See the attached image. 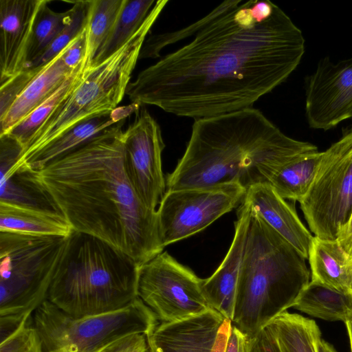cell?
<instances>
[{
	"instance_id": "cell-41",
	"label": "cell",
	"mask_w": 352,
	"mask_h": 352,
	"mask_svg": "<svg viewBox=\"0 0 352 352\" xmlns=\"http://www.w3.org/2000/svg\"><path fill=\"white\" fill-rule=\"evenodd\" d=\"M350 343L351 352H352V316L345 322Z\"/></svg>"
},
{
	"instance_id": "cell-5",
	"label": "cell",
	"mask_w": 352,
	"mask_h": 352,
	"mask_svg": "<svg viewBox=\"0 0 352 352\" xmlns=\"http://www.w3.org/2000/svg\"><path fill=\"white\" fill-rule=\"evenodd\" d=\"M140 265L94 236L73 231L47 300L74 318L124 308L138 298Z\"/></svg>"
},
{
	"instance_id": "cell-21",
	"label": "cell",
	"mask_w": 352,
	"mask_h": 352,
	"mask_svg": "<svg viewBox=\"0 0 352 352\" xmlns=\"http://www.w3.org/2000/svg\"><path fill=\"white\" fill-rule=\"evenodd\" d=\"M311 280L352 292V263L336 240L314 236L308 254Z\"/></svg>"
},
{
	"instance_id": "cell-36",
	"label": "cell",
	"mask_w": 352,
	"mask_h": 352,
	"mask_svg": "<svg viewBox=\"0 0 352 352\" xmlns=\"http://www.w3.org/2000/svg\"><path fill=\"white\" fill-rule=\"evenodd\" d=\"M33 314V313H32ZM32 314L0 316V343L14 334Z\"/></svg>"
},
{
	"instance_id": "cell-27",
	"label": "cell",
	"mask_w": 352,
	"mask_h": 352,
	"mask_svg": "<svg viewBox=\"0 0 352 352\" xmlns=\"http://www.w3.org/2000/svg\"><path fill=\"white\" fill-rule=\"evenodd\" d=\"M126 0H91L86 25V67L91 65L111 32Z\"/></svg>"
},
{
	"instance_id": "cell-7",
	"label": "cell",
	"mask_w": 352,
	"mask_h": 352,
	"mask_svg": "<svg viewBox=\"0 0 352 352\" xmlns=\"http://www.w3.org/2000/svg\"><path fill=\"white\" fill-rule=\"evenodd\" d=\"M67 239L0 232V316L32 314L47 299Z\"/></svg>"
},
{
	"instance_id": "cell-33",
	"label": "cell",
	"mask_w": 352,
	"mask_h": 352,
	"mask_svg": "<svg viewBox=\"0 0 352 352\" xmlns=\"http://www.w3.org/2000/svg\"><path fill=\"white\" fill-rule=\"evenodd\" d=\"M97 352H150L147 336L134 333L118 338Z\"/></svg>"
},
{
	"instance_id": "cell-4",
	"label": "cell",
	"mask_w": 352,
	"mask_h": 352,
	"mask_svg": "<svg viewBox=\"0 0 352 352\" xmlns=\"http://www.w3.org/2000/svg\"><path fill=\"white\" fill-rule=\"evenodd\" d=\"M305 260L258 214L252 212L232 324L252 338L293 307L310 281Z\"/></svg>"
},
{
	"instance_id": "cell-29",
	"label": "cell",
	"mask_w": 352,
	"mask_h": 352,
	"mask_svg": "<svg viewBox=\"0 0 352 352\" xmlns=\"http://www.w3.org/2000/svg\"><path fill=\"white\" fill-rule=\"evenodd\" d=\"M49 3L43 0L37 12L23 69H29L44 54L70 19L71 8L64 12H57L47 6Z\"/></svg>"
},
{
	"instance_id": "cell-11",
	"label": "cell",
	"mask_w": 352,
	"mask_h": 352,
	"mask_svg": "<svg viewBox=\"0 0 352 352\" xmlns=\"http://www.w3.org/2000/svg\"><path fill=\"white\" fill-rule=\"evenodd\" d=\"M246 189L236 183L166 190L157 209L164 248L206 228L243 201Z\"/></svg>"
},
{
	"instance_id": "cell-32",
	"label": "cell",
	"mask_w": 352,
	"mask_h": 352,
	"mask_svg": "<svg viewBox=\"0 0 352 352\" xmlns=\"http://www.w3.org/2000/svg\"><path fill=\"white\" fill-rule=\"evenodd\" d=\"M41 67L25 69L5 82L0 86V118H2L23 92Z\"/></svg>"
},
{
	"instance_id": "cell-34",
	"label": "cell",
	"mask_w": 352,
	"mask_h": 352,
	"mask_svg": "<svg viewBox=\"0 0 352 352\" xmlns=\"http://www.w3.org/2000/svg\"><path fill=\"white\" fill-rule=\"evenodd\" d=\"M87 47L86 27L63 51V60L67 67L74 70L84 63Z\"/></svg>"
},
{
	"instance_id": "cell-6",
	"label": "cell",
	"mask_w": 352,
	"mask_h": 352,
	"mask_svg": "<svg viewBox=\"0 0 352 352\" xmlns=\"http://www.w3.org/2000/svg\"><path fill=\"white\" fill-rule=\"evenodd\" d=\"M167 1H157L136 33L102 62L85 67L70 95L33 135L19 162H23L80 122L108 113L122 100L146 36Z\"/></svg>"
},
{
	"instance_id": "cell-10",
	"label": "cell",
	"mask_w": 352,
	"mask_h": 352,
	"mask_svg": "<svg viewBox=\"0 0 352 352\" xmlns=\"http://www.w3.org/2000/svg\"><path fill=\"white\" fill-rule=\"evenodd\" d=\"M202 278L162 252L140 266L137 295L160 322H170L212 309Z\"/></svg>"
},
{
	"instance_id": "cell-15",
	"label": "cell",
	"mask_w": 352,
	"mask_h": 352,
	"mask_svg": "<svg viewBox=\"0 0 352 352\" xmlns=\"http://www.w3.org/2000/svg\"><path fill=\"white\" fill-rule=\"evenodd\" d=\"M225 317L212 309L170 322H158L147 335L150 352H212Z\"/></svg>"
},
{
	"instance_id": "cell-38",
	"label": "cell",
	"mask_w": 352,
	"mask_h": 352,
	"mask_svg": "<svg viewBox=\"0 0 352 352\" xmlns=\"http://www.w3.org/2000/svg\"><path fill=\"white\" fill-rule=\"evenodd\" d=\"M336 241L352 263V212L349 220L338 230Z\"/></svg>"
},
{
	"instance_id": "cell-23",
	"label": "cell",
	"mask_w": 352,
	"mask_h": 352,
	"mask_svg": "<svg viewBox=\"0 0 352 352\" xmlns=\"http://www.w3.org/2000/svg\"><path fill=\"white\" fill-rule=\"evenodd\" d=\"M293 307L315 318L345 323L352 316V292L310 280Z\"/></svg>"
},
{
	"instance_id": "cell-1",
	"label": "cell",
	"mask_w": 352,
	"mask_h": 352,
	"mask_svg": "<svg viewBox=\"0 0 352 352\" xmlns=\"http://www.w3.org/2000/svg\"><path fill=\"white\" fill-rule=\"evenodd\" d=\"M164 55L130 82L131 103L195 120L253 107L284 82L305 53L302 31L270 1L227 0L178 31Z\"/></svg>"
},
{
	"instance_id": "cell-16",
	"label": "cell",
	"mask_w": 352,
	"mask_h": 352,
	"mask_svg": "<svg viewBox=\"0 0 352 352\" xmlns=\"http://www.w3.org/2000/svg\"><path fill=\"white\" fill-rule=\"evenodd\" d=\"M234 236L224 259L208 278L202 279L201 289L210 307L232 320L241 261L252 211L247 203L239 206Z\"/></svg>"
},
{
	"instance_id": "cell-31",
	"label": "cell",
	"mask_w": 352,
	"mask_h": 352,
	"mask_svg": "<svg viewBox=\"0 0 352 352\" xmlns=\"http://www.w3.org/2000/svg\"><path fill=\"white\" fill-rule=\"evenodd\" d=\"M0 352H43L32 314L14 334L0 343Z\"/></svg>"
},
{
	"instance_id": "cell-18",
	"label": "cell",
	"mask_w": 352,
	"mask_h": 352,
	"mask_svg": "<svg viewBox=\"0 0 352 352\" xmlns=\"http://www.w3.org/2000/svg\"><path fill=\"white\" fill-rule=\"evenodd\" d=\"M140 106L131 103L110 113L80 122L25 160L17 162L32 170H39L51 162L70 153L110 127L126 120Z\"/></svg>"
},
{
	"instance_id": "cell-14",
	"label": "cell",
	"mask_w": 352,
	"mask_h": 352,
	"mask_svg": "<svg viewBox=\"0 0 352 352\" xmlns=\"http://www.w3.org/2000/svg\"><path fill=\"white\" fill-rule=\"evenodd\" d=\"M43 0H0V83L23 70Z\"/></svg>"
},
{
	"instance_id": "cell-17",
	"label": "cell",
	"mask_w": 352,
	"mask_h": 352,
	"mask_svg": "<svg viewBox=\"0 0 352 352\" xmlns=\"http://www.w3.org/2000/svg\"><path fill=\"white\" fill-rule=\"evenodd\" d=\"M243 201L307 259L314 236L300 220L294 205L281 197L270 183L248 188Z\"/></svg>"
},
{
	"instance_id": "cell-24",
	"label": "cell",
	"mask_w": 352,
	"mask_h": 352,
	"mask_svg": "<svg viewBox=\"0 0 352 352\" xmlns=\"http://www.w3.org/2000/svg\"><path fill=\"white\" fill-rule=\"evenodd\" d=\"M322 155L318 151L302 155L283 166L270 184L283 199L299 202L311 187Z\"/></svg>"
},
{
	"instance_id": "cell-40",
	"label": "cell",
	"mask_w": 352,
	"mask_h": 352,
	"mask_svg": "<svg viewBox=\"0 0 352 352\" xmlns=\"http://www.w3.org/2000/svg\"><path fill=\"white\" fill-rule=\"evenodd\" d=\"M316 349L317 352H336L330 344L321 338L317 342Z\"/></svg>"
},
{
	"instance_id": "cell-13",
	"label": "cell",
	"mask_w": 352,
	"mask_h": 352,
	"mask_svg": "<svg viewBox=\"0 0 352 352\" xmlns=\"http://www.w3.org/2000/svg\"><path fill=\"white\" fill-rule=\"evenodd\" d=\"M305 115L311 129L327 131L352 118V56L321 59L305 78Z\"/></svg>"
},
{
	"instance_id": "cell-20",
	"label": "cell",
	"mask_w": 352,
	"mask_h": 352,
	"mask_svg": "<svg viewBox=\"0 0 352 352\" xmlns=\"http://www.w3.org/2000/svg\"><path fill=\"white\" fill-rule=\"evenodd\" d=\"M73 231L61 213L0 202V232L68 237Z\"/></svg>"
},
{
	"instance_id": "cell-39",
	"label": "cell",
	"mask_w": 352,
	"mask_h": 352,
	"mask_svg": "<svg viewBox=\"0 0 352 352\" xmlns=\"http://www.w3.org/2000/svg\"><path fill=\"white\" fill-rule=\"evenodd\" d=\"M231 326V320L225 319L217 338L212 352H225Z\"/></svg>"
},
{
	"instance_id": "cell-9",
	"label": "cell",
	"mask_w": 352,
	"mask_h": 352,
	"mask_svg": "<svg viewBox=\"0 0 352 352\" xmlns=\"http://www.w3.org/2000/svg\"><path fill=\"white\" fill-rule=\"evenodd\" d=\"M299 203L314 236L336 240L352 212V126L322 152L311 187Z\"/></svg>"
},
{
	"instance_id": "cell-28",
	"label": "cell",
	"mask_w": 352,
	"mask_h": 352,
	"mask_svg": "<svg viewBox=\"0 0 352 352\" xmlns=\"http://www.w3.org/2000/svg\"><path fill=\"white\" fill-rule=\"evenodd\" d=\"M85 68V65L83 63L74 71L47 100L8 133L18 140L25 148L33 135L54 110L70 95L78 83Z\"/></svg>"
},
{
	"instance_id": "cell-25",
	"label": "cell",
	"mask_w": 352,
	"mask_h": 352,
	"mask_svg": "<svg viewBox=\"0 0 352 352\" xmlns=\"http://www.w3.org/2000/svg\"><path fill=\"white\" fill-rule=\"evenodd\" d=\"M281 352H317L321 333L316 322L296 314H281L267 325Z\"/></svg>"
},
{
	"instance_id": "cell-37",
	"label": "cell",
	"mask_w": 352,
	"mask_h": 352,
	"mask_svg": "<svg viewBox=\"0 0 352 352\" xmlns=\"http://www.w3.org/2000/svg\"><path fill=\"white\" fill-rule=\"evenodd\" d=\"M248 337L231 322L225 352H247Z\"/></svg>"
},
{
	"instance_id": "cell-12",
	"label": "cell",
	"mask_w": 352,
	"mask_h": 352,
	"mask_svg": "<svg viewBox=\"0 0 352 352\" xmlns=\"http://www.w3.org/2000/svg\"><path fill=\"white\" fill-rule=\"evenodd\" d=\"M123 144L129 181L144 205L156 210L166 190L162 166L165 144L159 124L146 109L135 112L123 132Z\"/></svg>"
},
{
	"instance_id": "cell-35",
	"label": "cell",
	"mask_w": 352,
	"mask_h": 352,
	"mask_svg": "<svg viewBox=\"0 0 352 352\" xmlns=\"http://www.w3.org/2000/svg\"><path fill=\"white\" fill-rule=\"evenodd\" d=\"M247 352H281L278 343L266 326L254 337L248 338Z\"/></svg>"
},
{
	"instance_id": "cell-8",
	"label": "cell",
	"mask_w": 352,
	"mask_h": 352,
	"mask_svg": "<svg viewBox=\"0 0 352 352\" xmlns=\"http://www.w3.org/2000/svg\"><path fill=\"white\" fill-rule=\"evenodd\" d=\"M32 319L43 352H97L127 334L147 336L158 323L138 297L123 309L80 318L69 316L46 299L34 311Z\"/></svg>"
},
{
	"instance_id": "cell-3",
	"label": "cell",
	"mask_w": 352,
	"mask_h": 352,
	"mask_svg": "<svg viewBox=\"0 0 352 352\" xmlns=\"http://www.w3.org/2000/svg\"><path fill=\"white\" fill-rule=\"evenodd\" d=\"M318 151L283 133L254 107L194 120L186 151L166 178V190L267 182L283 166Z\"/></svg>"
},
{
	"instance_id": "cell-2",
	"label": "cell",
	"mask_w": 352,
	"mask_h": 352,
	"mask_svg": "<svg viewBox=\"0 0 352 352\" xmlns=\"http://www.w3.org/2000/svg\"><path fill=\"white\" fill-rule=\"evenodd\" d=\"M124 122L34 172L74 231L106 241L141 266L164 248L157 210L144 205L126 174Z\"/></svg>"
},
{
	"instance_id": "cell-26",
	"label": "cell",
	"mask_w": 352,
	"mask_h": 352,
	"mask_svg": "<svg viewBox=\"0 0 352 352\" xmlns=\"http://www.w3.org/2000/svg\"><path fill=\"white\" fill-rule=\"evenodd\" d=\"M155 3L154 0H126L109 36L91 65L102 62L124 45L144 24Z\"/></svg>"
},
{
	"instance_id": "cell-22",
	"label": "cell",
	"mask_w": 352,
	"mask_h": 352,
	"mask_svg": "<svg viewBox=\"0 0 352 352\" xmlns=\"http://www.w3.org/2000/svg\"><path fill=\"white\" fill-rule=\"evenodd\" d=\"M0 202L61 213L34 170L17 163L0 170Z\"/></svg>"
},
{
	"instance_id": "cell-30",
	"label": "cell",
	"mask_w": 352,
	"mask_h": 352,
	"mask_svg": "<svg viewBox=\"0 0 352 352\" xmlns=\"http://www.w3.org/2000/svg\"><path fill=\"white\" fill-rule=\"evenodd\" d=\"M71 8L69 21L54 38L44 54L35 60L29 69L42 67L56 57L86 27L89 1H76Z\"/></svg>"
},
{
	"instance_id": "cell-19",
	"label": "cell",
	"mask_w": 352,
	"mask_h": 352,
	"mask_svg": "<svg viewBox=\"0 0 352 352\" xmlns=\"http://www.w3.org/2000/svg\"><path fill=\"white\" fill-rule=\"evenodd\" d=\"M63 51L41 67L6 113L0 118V135L8 133L22 121L76 69L72 70L64 63Z\"/></svg>"
}]
</instances>
